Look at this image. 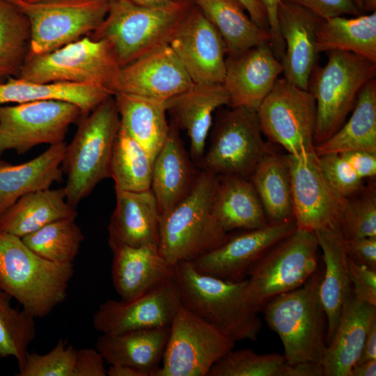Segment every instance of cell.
<instances>
[{
  "mask_svg": "<svg viewBox=\"0 0 376 376\" xmlns=\"http://www.w3.org/2000/svg\"><path fill=\"white\" fill-rule=\"evenodd\" d=\"M182 306L235 342L256 341L262 329L247 292L246 279L232 281L203 274L191 261L175 265Z\"/></svg>",
  "mask_w": 376,
  "mask_h": 376,
  "instance_id": "6da1fadb",
  "label": "cell"
},
{
  "mask_svg": "<svg viewBox=\"0 0 376 376\" xmlns=\"http://www.w3.org/2000/svg\"><path fill=\"white\" fill-rule=\"evenodd\" d=\"M73 274V264L47 260L20 237L0 232V289L35 319L64 301Z\"/></svg>",
  "mask_w": 376,
  "mask_h": 376,
  "instance_id": "7a4b0ae2",
  "label": "cell"
},
{
  "mask_svg": "<svg viewBox=\"0 0 376 376\" xmlns=\"http://www.w3.org/2000/svg\"><path fill=\"white\" fill-rule=\"evenodd\" d=\"M322 274L318 267L301 286L276 296L262 310L267 324L279 336L289 364L322 363L327 347L320 297Z\"/></svg>",
  "mask_w": 376,
  "mask_h": 376,
  "instance_id": "3957f363",
  "label": "cell"
},
{
  "mask_svg": "<svg viewBox=\"0 0 376 376\" xmlns=\"http://www.w3.org/2000/svg\"><path fill=\"white\" fill-rule=\"evenodd\" d=\"M217 175L199 170L189 193L160 218L158 248L171 265L193 261L228 236L212 212Z\"/></svg>",
  "mask_w": 376,
  "mask_h": 376,
  "instance_id": "277c9868",
  "label": "cell"
},
{
  "mask_svg": "<svg viewBox=\"0 0 376 376\" xmlns=\"http://www.w3.org/2000/svg\"><path fill=\"white\" fill-rule=\"evenodd\" d=\"M77 130L61 164L68 203L76 207L102 180L110 178L113 146L120 127L113 95L77 122Z\"/></svg>",
  "mask_w": 376,
  "mask_h": 376,
  "instance_id": "5b68a950",
  "label": "cell"
},
{
  "mask_svg": "<svg viewBox=\"0 0 376 376\" xmlns=\"http://www.w3.org/2000/svg\"><path fill=\"white\" fill-rule=\"evenodd\" d=\"M194 3L187 0L153 8L130 0H113L102 24L88 36L109 41L123 67L168 43Z\"/></svg>",
  "mask_w": 376,
  "mask_h": 376,
  "instance_id": "8992f818",
  "label": "cell"
},
{
  "mask_svg": "<svg viewBox=\"0 0 376 376\" xmlns=\"http://www.w3.org/2000/svg\"><path fill=\"white\" fill-rule=\"evenodd\" d=\"M327 53L326 64L315 68L308 84L316 104L315 146L343 125L360 91L376 75V63L363 57L343 51Z\"/></svg>",
  "mask_w": 376,
  "mask_h": 376,
  "instance_id": "52a82bcc",
  "label": "cell"
},
{
  "mask_svg": "<svg viewBox=\"0 0 376 376\" xmlns=\"http://www.w3.org/2000/svg\"><path fill=\"white\" fill-rule=\"evenodd\" d=\"M120 68L109 41L85 36L54 51L29 54L17 78L40 84H94L111 92Z\"/></svg>",
  "mask_w": 376,
  "mask_h": 376,
  "instance_id": "ba28073f",
  "label": "cell"
},
{
  "mask_svg": "<svg viewBox=\"0 0 376 376\" xmlns=\"http://www.w3.org/2000/svg\"><path fill=\"white\" fill-rule=\"evenodd\" d=\"M314 232L297 228L268 249L248 273L247 292L258 311L272 299L301 286L318 268Z\"/></svg>",
  "mask_w": 376,
  "mask_h": 376,
  "instance_id": "9c48e42d",
  "label": "cell"
},
{
  "mask_svg": "<svg viewBox=\"0 0 376 376\" xmlns=\"http://www.w3.org/2000/svg\"><path fill=\"white\" fill-rule=\"evenodd\" d=\"M8 1L15 5L29 22V55L47 53L90 35L104 19L111 2L104 0Z\"/></svg>",
  "mask_w": 376,
  "mask_h": 376,
  "instance_id": "30bf717a",
  "label": "cell"
},
{
  "mask_svg": "<svg viewBox=\"0 0 376 376\" xmlns=\"http://www.w3.org/2000/svg\"><path fill=\"white\" fill-rule=\"evenodd\" d=\"M256 113L263 134L288 155L304 157L315 152L316 104L309 91L278 78Z\"/></svg>",
  "mask_w": 376,
  "mask_h": 376,
  "instance_id": "8fae6325",
  "label": "cell"
},
{
  "mask_svg": "<svg viewBox=\"0 0 376 376\" xmlns=\"http://www.w3.org/2000/svg\"><path fill=\"white\" fill-rule=\"evenodd\" d=\"M272 150L263 138L256 111L231 107L217 120L208 148L198 163L200 170L249 178Z\"/></svg>",
  "mask_w": 376,
  "mask_h": 376,
  "instance_id": "7c38bea8",
  "label": "cell"
},
{
  "mask_svg": "<svg viewBox=\"0 0 376 376\" xmlns=\"http://www.w3.org/2000/svg\"><path fill=\"white\" fill-rule=\"evenodd\" d=\"M235 343L182 305L170 324L162 366L152 376H207Z\"/></svg>",
  "mask_w": 376,
  "mask_h": 376,
  "instance_id": "4fadbf2b",
  "label": "cell"
},
{
  "mask_svg": "<svg viewBox=\"0 0 376 376\" xmlns=\"http://www.w3.org/2000/svg\"><path fill=\"white\" fill-rule=\"evenodd\" d=\"M84 116L80 108L61 100L0 106V157L7 150L23 155L41 144L64 142L70 126Z\"/></svg>",
  "mask_w": 376,
  "mask_h": 376,
  "instance_id": "5bb4252c",
  "label": "cell"
},
{
  "mask_svg": "<svg viewBox=\"0 0 376 376\" xmlns=\"http://www.w3.org/2000/svg\"><path fill=\"white\" fill-rule=\"evenodd\" d=\"M287 157L297 228L312 232L338 228L347 199L330 187L321 172L316 153L304 157Z\"/></svg>",
  "mask_w": 376,
  "mask_h": 376,
  "instance_id": "9a60e30c",
  "label": "cell"
},
{
  "mask_svg": "<svg viewBox=\"0 0 376 376\" xmlns=\"http://www.w3.org/2000/svg\"><path fill=\"white\" fill-rule=\"evenodd\" d=\"M168 43L194 84H222L226 71L225 44L195 3Z\"/></svg>",
  "mask_w": 376,
  "mask_h": 376,
  "instance_id": "2e32d148",
  "label": "cell"
},
{
  "mask_svg": "<svg viewBox=\"0 0 376 376\" xmlns=\"http://www.w3.org/2000/svg\"><path fill=\"white\" fill-rule=\"evenodd\" d=\"M182 305L173 279L131 300H107L95 313L93 325L107 334L169 327Z\"/></svg>",
  "mask_w": 376,
  "mask_h": 376,
  "instance_id": "e0dca14e",
  "label": "cell"
},
{
  "mask_svg": "<svg viewBox=\"0 0 376 376\" xmlns=\"http://www.w3.org/2000/svg\"><path fill=\"white\" fill-rule=\"evenodd\" d=\"M296 229L295 221L290 220L243 230L228 235L220 245L191 262L203 274L228 281H242L268 249Z\"/></svg>",
  "mask_w": 376,
  "mask_h": 376,
  "instance_id": "ac0fdd59",
  "label": "cell"
},
{
  "mask_svg": "<svg viewBox=\"0 0 376 376\" xmlns=\"http://www.w3.org/2000/svg\"><path fill=\"white\" fill-rule=\"evenodd\" d=\"M194 84L169 43H166L120 67L111 92L113 95L122 93L167 101Z\"/></svg>",
  "mask_w": 376,
  "mask_h": 376,
  "instance_id": "d6986e66",
  "label": "cell"
},
{
  "mask_svg": "<svg viewBox=\"0 0 376 376\" xmlns=\"http://www.w3.org/2000/svg\"><path fill=\"white\" fill-rule=\"evenodd\" d=\"M282 71L269 42L227 55L222 85L229 96L228 106L256 111Z\"/></svg>",
  "mask_w": 376,
  "mask_h": 376,
  "instance_id": "ffe728a7",
  "label": "cell"
},
{
  "mask_svg": "<svg viewBox=\"0 0 376 376\" xmlns=\"http://www.w3.org/2000/svg\"><path fill=\"white\" fill-rule=\"evenodd\" d=\"M277 19L285 42L281 61L284 78L308 91L309 79L320 54L316 45L317 31L323 19L300 6L281 0Z\"/></svg>",
  "mask_w": 376,
  "mask_h": 376,
  "instance_id": "44dd1931",
  "label": "cell"
},
{
  "mask_svg": "<svg viewBox=\"0 0 376 376\" xmlns=\"http://www.w3.org/2000/svg\"><path fill=\"white\" fill-rule=\"evenodd\" d=\"M115 192L116 204L108 226L111 251L123 246H158L160 214L152 191Z\"/></svg>",
  "mask_w": 376,
  "mask_h": 376,
  "instance_id": "7402d4cb",
  "label": "cell"
},
{
  "mask_svg": "<svg viewBox=\"0 0 376 376\" xmlns=\"http://www.w3.org/2000/svg\"><path fill=\"white\" fill-rule=\"evenodd\" d=\"M112 253V282L120 299H135L174 279L175 265L157 246H123Z\"/></svg>",
  "mask_w": 376,
  "mask_h": 376,
  "instance_id": "603a6c76",
  "label": "cell"
},
{
  "mask_svg": "<svg viewBox=\"0 0 376 376\" xmlns=\"http://www.w3.org/2000/svg\"><path fill=\"white\" fill-rule=\"evenodd\" d=\"M166 103L173 123L186 131L190 142L189 155L198 164L205 150L214 112L221 106L229 105L227 91L222 84H194Z\"/></svg>",
  "mask_w": 376,
  "mask_h": 376,
  "instance_id": "cb8c5ba5",
  "label": "cell"
},
{
  "mask_svg": "<svg viewBox=\"0 0 376 376\" xmlns=\"http://www.w3.org/2000/svg\"><path fill=\"white\" fill-rule=\"evenodd\" d=\"M376 322V306L352 295L345 303L340 320L322 361L324 376H350L367 334Z\"/></svg>",
  "mask_w": 376,
  "mask_h": 376,
  "instance_id": "d4e9b609",
  "label": "cell"
},
{
  "mask_svg": "<svg viewBox=\"0 0 376 376\" xmlns=\"http://www.w3.org/2000/svg\"><path fill=\"white\" fill-rule=\"evenodd\" d=\"M172 123L164 146L153 162L150 190L160 218L168 213L191 191L199 171H196Z\"/></svg>",
  "mask_w": 376,
  "mask_h": 376,
  "instance_id": "484cf974",
  "label": "cell"
},
{
  "mask_svg": "<svg viewBox=\"0 0 376 376\" xmlns=\"http://www.w3.org/2000/svg\"><path fill=\"white\" fill-rule=\"evenodd\" d=\"M314 233L319 249L322 251L324 263L320 297L327 320V345L336 330L343 307L352 295V288L345 238L340 228L320 230Z\"/></svg>",
  "mask_w": 376,
  "mask_h": 376,
  "instance_id": "4316f807",
  "label": "cell"
},
{
  "mask_svg": "<svg viewBox=\"0 0 376 376\" xmlns=\"http://www.w3.org/2000/svg\"><path fill=\"white\" fill-rule=\"evenodd\" d=\"M66 147L65 142L51 145L36 157L19 164L0 159V216L22 196L49 189L62 180Z\"/></svg>",
  "mask_w": 376,
  "mask_h": 376,
  "instance_id": "83f0119b",
  "label": "cell"
},
{
  "mask_svg": "<svg viewBox=\"0 0 376 376\" xmlns=\"http://www.w3.org/2000/svg\"><path fill=\"white\" fill-rule=\"evenodd\" d=\"M212 212L228 233L256 229L269 224L251 182L238 175H217Z\"/></svg>",
  "mask_w": 376,
  "mask_h": 376,
  "instance_id": "f1b7e54d",
  "label": "cell"
},
{
  "mask_svg": "<svg viewBox=\"0 0 376 376\" xmlns=\"http://www.w3.org/2000/svg\"><path fill=\"white\" fill-rule=\"evenodd\" d=\"M170 326L102 334L96 349L109 364H124L140 369L149 376L159 366L169 335Z\"/></svg>",
  "mask_w": 376,
  "mask_h": 376,
  "instance_id": "f546056e",
  "label": "cell"
},
{
  "mask_svg": "<svg viewBox=\"0 0 376 376\" xmlns=\"http://www.w3.org/2000/svg\"><path fill=\"white\" fill-rule=\"evenodd\" d=\"M77 216L64 187L49 188L20 197L0 216V232L22 238L52 222Z\"/></svg>",
  "mask_w": 376,
  "mask_h": 376,
  "instance_id": "4dcf8cb0",
  "label": "cell"
},
{
  "mask_svg": "<svg viewBox=\"0 0 376 376\" xmlns=\"http://www.w3.org/2000/svg\"><path fill=\"white\" fill-rule=\"evenodd\" d=\"M113 95L120 125L155 160L170 132L166 101L122 93Z\"/></svg>",
  "mask_w": 376,
  "mask_h": 376,
  "instance_id": "1f68e13d",
  "label": "cell"
},
{
  "mask_svg": "<svg viewBox=\"0 0 376 376\" xmlns=\"http://www.w3.org/2000/svg\"><path fill=\"white\" fill-rule=\"evenodd\" d=\"M112 93L94 84L75 83L40 84L19 78H9L0 84V106L41 100H61L78 106L88 115Z\"/></svg>",
  "mask_w": 376,
  "mask_h": 376,
  "instance_id": "d6a6232c",
  "label": "cell"
},
{
  "mask_svg": "<svg viewBox=\"0 0 376 376\" xmlns=\"http://www.w3.org/2000/svg\"><path fill=\"white\" fill-rule=\"evenodd\" d=\"M269 224L293 219L290 165L287 155L266 154L249 177Z\"/></svg>",
  "mask_w": 376,
  "mask_h": 376,
  "instance_id": "836d02e7",
  "label": "cell"
},
{
  "mask_svg": "<svg viewBox=\"0 0 376 376\" xmlns=\"http://www.w3.org/2000/svg\"><path fill=\"white\" fill-rule=\"evenodd\" d=\"M352 150L376 152V79L360 91L349 119L329 139L315 146L317 155Z\"/></svg>",
  "mask_w": 376,
  "mask_h": 376,
  "instance_id": "e575fe53",
  "label": "cell"
},
{
  "mask_svg": "<svg viewBox=\"0 0 376 376\" xmlns=\"http://www.w3.org/2000/svg\"><path fill=\"white\" fill-rule=\"evenodd\" d=\"M221 36L226 56L269 42L270 33L257 26L237 0H194Z\"/></svg>",
  "mask_w": 376,
  "mask_h": 376,
  "instance_id": "d590c367",
  "label": "cell"
},
{
  "mask_svg": "<svg viewBox=\"0 0 376 376\" xmlns=\"http://www.w3.org/2000/svg\"><path fill=\"white\" fill-rule=\"evenodd\" d=\"M319 53L343 51L376 63V12L322 20L316 35Z\"/></svg>",
  "mask_w": 376,
  "mask_h": 376,
  "instance_id": "8d00e7d4",
  "label": "cell"
},
{
  "mask_svg": "<svg viewBox=\"0 0 376 376\" xmlns=\"http://www.w3.org/2000/svg\"><path fill=\"white\" fill-rule=\"evenodd\" d=\"M154 160L146 149L120 125L110 163L115 189L142 191L150 189Z\"/></svg>",
  "mask_w": 376,
  "mask_h": 376,
  "instance_id": "74e56055",
  "label": "cell"
},
{
  "mask_svg": "<svg viewBox=\"0 0 376 376\" xmlns=\"http://www.w3.org/2000/svg\"><path fill=\"white\" fill-rule=\"evenodd\" d=\"M31 28L26 15L0 0V84L17 78L29 52Z\"/></svg>",
  "mask_w": 376,
  "mask_h": 376,
  "instance_id": "f35d334b",
  "label": "cell"
},
{
  "mask_svg": "<svg viewBox=\"0 0 376 376\" xmlns=\"http://www.w3.org/2000/svg\"><path fill=\"white\" fill-rule=\"evenodd\" d=\"M21 239L41 258L58 264H73L84 236L75 219H65L47 224Z\"/></svg>",
  "mask_w": 376,
  "mask_h": 376,
  "instance_id": "ab89813d",
  "label": "cell"
},
{
  "mask_svg": "<svg viewBox=\"0 0 376 376\" xmlns=\"http://www.w3.org/2000/svg\"><path fill=\"white\" fill-rule=\"evenodd\" d=\"M11 299L0 289V357L15 358L19 370L36 336V327L35 318L23 308H13Z\"/></svg>",
  "mask_w": 376,
  "mask_h": 376,
  "instance_id": "60d3db41",
  "label": "cell"
},
{
  "mask_svg": "<svg viewBox=\"0 0 376 376\" xmlns=\"http://www.w3.org/2000/svg\"><path fill=\"white\" fill-rule=\"evenodd\" d=\"M290 365L277 353L257 354L251 349L232 350L210 369L207 376H290Z\"/></svg>",
  "mask_w": 376,
  "mask_h": 376,
  "instance_id": "b9f144b4",
  "label": "cell"
},
{
  "mask_svg": "<svg viewBox=\"0 0 376 376\" xmlns=\"http://www.w3.org/2000/svg\"><path fill=\"white\" fill-rule=\"evenodd\" d=\"M339 228L345 240L376 237V192L373 186L347 198Z\"/></svg>",
  "mask_w": 376,
  "mask_h": 376,
  "instance_id": "7bdbcfd3",
  "label": "cell"
},
{
  "mask_svg": "<svg viewBox=\"0 0 376 376\" xmlns=\"http://www.w3.org/2000/svg\"><path fill=\"white\" fill-rule=\"evenodd\" d=\"M77 350L60 338L56 345L43 354L28 352L18 376H74Z\"/></svg>",
  "mask_w": 376,
  "mask_h": 376,
  "instance_id": "ee69618b",
  "label": "cell"
},
{
  "mask_svg": "<svg viewBox=\"0 0 376 376\" xmlns=\"http://www.w3.org/2000/svg\"><path fill=\"white\" fill-rule=\"evenodd\" d=\"M318 159L324 178L340 198L347 199L365 187L364 180L353 171L340 153L318 155Z\"/></svg>",
  "mask_w": 376,
  "mask_h": 376,
  "instance_id": "f6af8a7d",
  "label": "cell"
},
{
  "mask_svg": "<svg viewBox=\"0 0 376 376\" xmlns=\"http://www.w3.org/2000/svg\"><path fill=\"white\" fill-rule=\"evenodd\" d=\"M300 6L322 19L337 16H357L363 13L354 0H281Z\"/></svg>",
  "mask_w": 376,
  "mask_h": 376,
  "instance_id": "bcb514c9",
  "label": "cell"
},
{
  "mask_svg": "<svg viewBox=\"0 0 376 376\" xmlns=\"http://www.w3.org/2000/svg\"><path fill=\"white\" fill-rule=\"evenodd\" d=\"M352 295L359 301L376 306V269L347 258Z\"/></svg>",
  "mask_w": 376,
  "mask_h": 376,
  "instance_id": "7dc6e473",
  "label": "cell"
},
{
  "mask_svg": "<svg viewBox=\"0 0 376 376\" xmlns=\"http://www.w3.org/2000/svg\"><path fill=\"white\" fill-rule=\"evenodd\" d=\"M345 248L348 258L376 269V237L345 239Z\"/></svg>",
  "mask_w": 376,
  "mask_h": 376,
  "instance_id": "c3c4849f",
  "label": "cell"
},
{
  "mask_svg": "<svg viewBox=\"0 0 376 376\" xmlns=\"http://www.w3.org/2000/svg\"><path fill=\"white\" fill-rule=\"evenodd\" d=\"M102 355L97 349L77 350L74 376H106L107 368Z\"/></svg>",
  "mask_w": 376,
  "mask_h": 376,
  "instance_id": "681fc988",
  "label": "cell"
},
{
  "mask_svg": "<svg viewBox=\"0 0 376 376\" xmlns=\"http://www.w3.org/2000/svg\"><path fill=\"white\" fill-rule=\"evenodd\" d=\"M353 171L362 179L375 178L376 152L352 150L340 153Z\"/></svg>",
  "mask_w": 376,
  "mask_h": 376,
  "instance_id": "f907efd6",
  "label": "cell"
},
{
  "mask_svg": "<svg viewBox=\"0 0 376 376\" xmlns=\"http://www.w3.org/2000/svg\"><path fill=\"white\" fill-rule=\"evenodd\" d=\"M269 22L270 45L276 57L281 61L285 52V42L282 38L277 19V10L280 0H260Z\"/></svg>",
  "mask_w": 376,
  "mask_h": 376,
  "instance_id": "816d5d0a",
  "label": "cell"
},
{
  "mask_svg": "<svg viewBox=\"0 0 376 376\" xmlns=\"http://www.w3.org/2000/svg\"><path fill=\"white\" fill-rule=\"evenodd\" d=\"M237 1L244 7L253 22L260 28L269 33L267 17L260 0Z\"/></svg>",
  "mask_w": 376,
  "mask_h": 376,
  "instance_id": "f5cc1de1",
  "label": "cell"
},
{
  "mask_svg": "<svg viewBox=\"0 0 376 376\" xmlns=\"http://www.w3.org/2000/svg\"><path fill=\"white\" fill-rule=\"evenodd\" d=\"M371 360H376V322L372 325L367 334L357 363Z\"/></svg>",
  "mask_w": 376,
  "mask_h": 376,
  "instance_id": "db71d44e",
  "label": "cell"
},
{
  "mask_svg": "<svg viewBox=\"0 0 376 376\" xmlns=\"http://www.w3.org/2000/svg\"><path fill=\"white\" fill-rule=\"evenodd\" d=\"M107 370L109 376H149L146 372L124 364H110Z\"/></svg>",
  "mask_w": 376,
  "mask_h": 376,
  "instance_id": "11a10c76",
  "label": "cell"
},
{
  "mask_svg": "<svg viewBox=\"0 0 376 376\" xmlns=\"http://www.w3.org/2000/svg\"><path fill=\"white\" fill-rule=\"evenodd\" d=\"M376 360L357 363L352 369L350 376H375Z\"/></svg>",
  "mask_w": 376,
  "mask_h": 376,
  "instance_id": "9f6ffc18",
  "label": "cell"
},
{
  "mask_svg": "<svg viewBox=\"0 0 376 376\" xmlns=\"http://www.w3.org/2000/svg\"><path fill=\"white\" fill-rule=\"evenodd\" d=\"M132 2L143 6L160 8L165 7L173 2L171 0H130Z\"/></svg>",
  "mask_w": 376,
  "mask_h": 376,
  "instance_id": "6f0895ef",
  "label": "cell"
},
{
  "mask_svg": "<svg viewBox=\"0 0 376 376\" xmlns=\"http://www.w3.org/2000/svg\"><path fill=\"white\" fill-rule=\"evenodd\" d=\"M363 12H375L376 10V0H362Z\"/></svg>",
  "mask_w": 376,
  "mask_h": 376,
  "instance_id": "680465c9",
  "label": "cell"
},
{
  "mask_svg": "<svg viewBox=\"0 0 376 376\" xmlns=\"http://www.w3.org/2000/svg\"><path fill=\"white\" fill-rule=\"evenodd\" d=\"M354 1L355 2V3L357 4V7L359 8V10L362 12H363V9H362V0H354Z\"/></svg>",
  "mask_w": 376,
  "mask_h": 376,
  "instance_id": "91938a15",
  "label": "cell"
},
{
  "mask_svg": "<svg viewBox=\"0 0 376 376\" xmlns=\"http://www.w3.org/2000/svg\"><path fill=\"white\" fill-rule=\"evenodd\" d=\"M26 1L36 2V1H48V0H26ZM104 1H111L113 0H104Z\"/></svg>",
  "mask_w": 376,
  "mask_h": 376,
  "instance_id": "94428289",
  "label": "cell"
},
{
  "mask_svg": "<svg viewBox=\"0 0 376 376\" xmlns=\"http://www.w3.org/2000/svg\"><path fill=\"white\" fill-rule=\"evenodd\" d=\"M172 1H187V0H171ZM189 1H194V0H189Z\"/></svg>",
  "mask_w": 376,
  "mask_h": 376,
  "instance_id": "6125c7cd",
  "label": "cell"
}]
</instances>
